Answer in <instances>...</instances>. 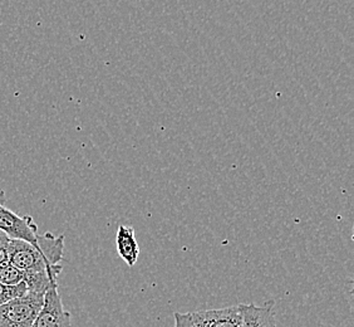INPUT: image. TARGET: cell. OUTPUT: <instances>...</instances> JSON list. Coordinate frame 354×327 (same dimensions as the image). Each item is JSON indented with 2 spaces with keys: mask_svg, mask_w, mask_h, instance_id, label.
<instances>
[{
  "mask_svg": "<svg viewBox=\"0 0 354 327\" xmlns=\"http://www.w3.org/2000/svg\"><path fill=\"white\" fill-rule=\"evenodd\" d=\"M38 243L32 245L21 239H10L9 262L23 272H48L58 277L62 272L64 236L39 234Z\"/></svg>",
  "mask_w": 354,
  "mask_h": 327,
  "instance_id": "cell-1",
  "label": "cell"
},
{
  "mask_svg": "<svg viewBox=\"0 0 354 327\" xmlns=\"http://www.w3.org/2000/svg\"><path fill=\"white\" fill-rule=\"evenodd\" d=\"M44 303L43 293L24 296L0 305V327H32Z\"/></svg>",
  "mask_w": 354,
  "mask_h": 327,
  "instance_id": "cell-2",
  "label": "cell"
},
{
  "mask_svg": "<svg viewBox=\"0 0 354 327\" xmlns=\"http://www.w3.org/2000/svg\"><path fill=\"white\" fill-rule=\"evenodd\" d=\"M0 231L10 239H21L32 245H38V227L32 217H21L19 214L0 205Z\"/></svg>",
  "mask_w": 354,
  "mask_h": 327,
  "instance_id": "cell-3",
  "label": "cell"
},
{
  "mask_svg": "<svg viewBox=\"0 0 354 327\" xmlns=\"http://www.w3.org/2000/svg\"><path fill=\"white\" fill-rule=\"evenodd\" d=\"M32 327H73L71 314L64 310L58 285L49 287L44 294V303Z\"/></svg>",
  "mask_w": 354,
  "mask_h": 327,
  "instance_id": "cell-4",
  "label": "cell"
},
{
  "mask_svg": "<svg viewBox=\"0 0 354 327\" xmlns=\"http://www.w3.org/2000/svg\"><path fill=\"white\" fill-rule=\"evenodd\" d=\"M189 316L192 327H244L240 305L190 312Z\"/></svg>",
  "mask_w": 354,
  "mask_h": 327,
  "instance_id": "cell-5",
  "label": "cell"
},
{
  "mask_svg": "<svg viewBox=\"0 0 354 327\" xmlns=\"http://www.w3.org/2000/svg\"><path fill=\"white\" fill-rule=\"evenodd\" d=\"M240 306L244 327H277L274 301H266L263 306H257L254 303Z\"/></svg>",
  "mask_w": 354,
  "mask_h": 327,
  "instance_id": "cell-6",
  "label": "cell"
},
{
  "mask_svg": "<svg viewBox=\"0 0 354 327\" xmlns=\"http://www.w3.org/2000/svg\"><path fill=\"white\" fill-rule=\"evenodd\" d=\"M116 245L120 257L129 265V267L135 266L140 254V248L135 237V229L129 225H121L117 232Z\"/></svg>",
  "mask_w": 354,
  "mask_h": 327,
  "instance_id": "cell-7",
  "label": "cell"
},
{
  "mask_svg": "<svg viewBox=\"0 0 354 327\" xmlns=\"http://www.w3.org/2000/svg\"><path fill=\"white\" fill-rule=\"evenodd\" d=\"M24 280V272L14 266L12 262H4L0 265V283L7 286H17Z\"/></svg>",
  "mask_w": 354,
  "mask_h": 327,
  "instance_id": "cell-8",
  "label": "cell"
},
{
  "mask_svg": "<svg viewBox=\"0 0 354 327\" xmlns=\"http://www.w3.org/2000/svg\"><path fill=\"white\" fill-rule=\"evenodd\" d=\"M27 292V285L24 282H21L17 286H7V285L0 283V305H4L9 301L21 297Z\"/></svg>",
  "mask_w": 354,
  "mask_h": 327,
  "instance_id": "cell-9",
  "label": "cell"
},
{
  "mask_svg": "<svg viewBox=\"0 0 354 327\" xmlns=\"http://www.w3.org/2000/svg\"><path fill=\"white\" fill-rule=\"evenodd\" d=\"M9 245H10V238L6 233L0 231V265L9 260Z\"/></svg>",
  "mask_w": 354,
  "mask_h": 327,
  "instance_id": "cell-10",
  "label": "cell"
},
{
  "mask_svg": "<svg viewBox=\"0 0 354 327\" xmlns=\"http://www.w3.org/2000/svg\"><path fill=\"white\" fill-rule=\"evenodd\" d=\"M174 327H192L191 326L190 316L189 314H175V326Z\"/></svg>",
  "mask_w": 354,
  "mask_h": 327,
  "instance_id": "cell-11",
  "label": "cell"
},
{
  "mask_svg": "<svg viewBox=\"0 0 354 327\" xmlns=\"http://www.w3.org/2000/svg\"><path fill=\"white\" fill-rule=\"evenodd\" d=\"M6 203H7V194L0 188V205H4Z\"/></svg>",
  "mask_w": 354,
  "mask_h": 327,
  "instance_id": "cell-12",
  "label": "cell"
}]
</instances>
